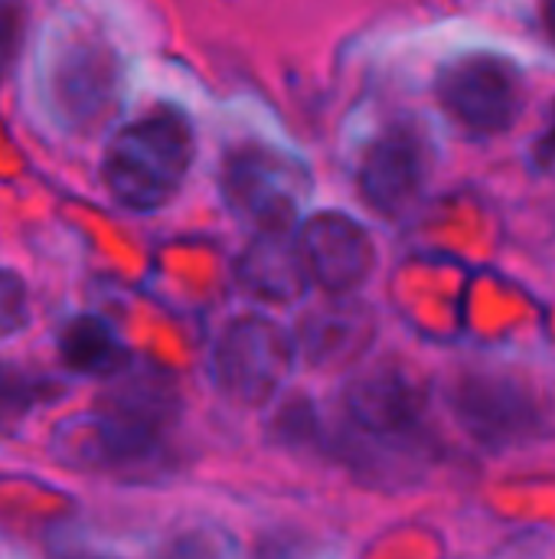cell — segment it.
Wrapping results in <instances>:
<instances>
[{"instance_id":"cell-1","label":"cell","mask_w":555,"mask_h":559,"mask_svg":"<svg viewBox=\"0 0 555 559\" xmlns=\"http://www.w3.org/2000/svg\"><path fill=\"white\" fill-rule=\"evenodd\" d=\"M180 400L167 373L131 364L114 373L98 413L65 423L59 452L118 475H154L170 462V432Z\"/></svg>"},{"instance_id":"cell-14","label":"cell","mask_w":555,"mask_h":559,"mask_svg":"<svg viewBox=\"0 0 555 559\" xmlns=\"http://www.w3.org/2000/svg\"><path fill=\"white\" fill-rule=\"evenodd\" d=\"M26 36V7L23 0H0V79L20 59Z\"/></svg>"},{"instance_id":"cell-17","label":"cell","mask_w":555,"mask_h":559,"mask_svg":"<svg viewBox=\"0 0 555 559\" xmlns=\"http://www.w3.org/2000/svg\"><path fill=\"white\" fill-rule=\"evenodd\" d=\"M543 26H546L550 39L555 43V0H546V3H543Z\"/></svg>"},{"instance_id":"cell-10","label":"cell","mask_w":555,"mask_h":559,"mask_svg":"<svg viewBox=\"0 0 555 559\" xmlns=\"http://www.w3.org/2000/svg\"><path fill=\"white\" fill-rule=\"evenodd\" d=\"M236 278L245 295L272 305L298 301L314 285L294 226L255 229L252 242L236 259Z\"/></svg>"},{"instance_id":"cell-4","label":"cell","mask_w":555,"mask_h":559,"mask_svg":"<svg viewBox=\"0 0 555 559\" xmlns=\"http://www.w3.org/2000/svg\"><path fill=\"white\" fill-rule=\"evenodd\" d=\"M448 406L455 423L491 452L523 449L550 432V419L530 383L507 373L474 370L458 377L448 390Z\"/></svg>"},{"instance_id":"cell-7","label":"cell","mask_w":555,"mask_h":559,"mask_svg":"<svg viewBox=\"0 0 555 559\" xmlns=\"http://www.w3.org/2000/svg\"><path fill=\"white\" fill-rule=\"evenodd\" d=\"M432 170L429 141L412 124H389L363 154L360 197L379 216H402L422 197Z\"/></svg>"},{"instance_id":"cell-9","label":"cell","mask_w":555,"mask_h":559,"mask_svg":"<svg viewBox=\"0 0 555 559\" xmlns=\"http://www.w3.org/2000/svg\"><path fill=\"white\" fill-rule=\"evenodd\" d=\"M49 95L72 128L98 124L118 98V66L101 46H72L56 59Z\"/></svg>"},{"instance_id":"cell-13","label":"cell","mask_w":555,"mask_h":559,"mask_svg":"<svg viewBox=\"0 0 555 559\" xmlns=\"http://www.w3.org/2000/svg\"><path fill=\"white\" fill-rule=\"evenodd\" d=\"M46 396V380L39 383L20 367L0 364V426L20 423Z\"/></svg>"},{"instance_id":"cell-5","label":"cell","mask_w":555,"mask_h":559,"mask_svg":"<svg viewBox=\"0 0 555 559\" xmlns=\"http://www.w3.org/2000/svg\"><path fill=\"white\" fill-rule=\"evenodd\" d=\"M435 95L464 131L491 138L517 124L527 105V79L507 56L468 52L438 72Z\"/></svg>"},{"instance_id":"cell-2","label":"cell","mask_w":555,"mask_h":559,"mask_svg":"<svg viewBox=\"0 0 555 559\" xmlns=\"http://www.w3.org/2000/svg\"><path fill=\"white\" fill-rule=\"evenodd\" d=\"M193 157L196 138L190 118L177 108H157L124 124L108 141L101 177L121 206L134 213H154L180 193Z\"/></svg>"},{"instance_id":"cell-12","label":"cell","mask_w":555,"mask_h":559,"mask_svg":"<svg viewBox=\"0 0 555 559\" xmlns=\"http://www.w3.org/2000/svg\"><path fill=\"white\" fill-rule=\"evenodd\" d=\"M62 364L85 377H114L128 367V350L114 328L95 314L72 318L59 334Z\"/></svg>"},{"instance_id":"cell-15","label":"cell","mask_w":555,"mask_h":559,"mask_svg":"<svg viewBox=\"0 0 555 559\" xmlns=\"http://www.w3.org/2000/svg\"><path fill=\"white\" fill-rule=\"evenodd\" d=\"M29 318V298L26 285L16 272L0 269V337L16 334Z\"/></svg>"},{"instance_id":"cell-3","label":"cell","mask_w":555,"mask_h":559,"mask_svg":"<svg viewBox=\"0 0 555 559\" xmlns=\"http://www.w3.org/2000/svg\"><path fill=\"white\" fill-rule=\"evenodd\" d=\"M311 187L304 160L272 144H239L222 160V200L255 229L294 226Z\"/></svg>"},{"instance_id":"cell-8","label":"cell","mask_w":555,"mask_h":559,"mask_svg":"<svg viewBox=\"0 0 555 559\" xmlns=\"http://www.w3.org/2000/svg\"><path fill=\"white\" fill-rule=\"evenodd\" d=\"M298 239L311 282L330 298H347L373 278L376 246L366 226H360L353 216L337 210L314 213L298 229Z\"/></svg>"},{"instance_id":"cell-6","label":"cell","mask_w":555,"mask_h":559,"mask_svg":"<svg viewBox=\"0 0 555 559\" xmlns=\"http://www.w3.org/2000/svg\"><path fill=\"white\" fill-rule=\"evenodd\" d=\"M298 357V337L262 314L236 318L216 341V386L239 406H265L285 386Z\"/></svg>"},{"instance_id":"cell-16","label":"cell","mask_w":555,"mask_h":559,"mask_svg":"<svg viewBox=\"0 0 555 559\" xmlns=\"http://www.w3.org/2000/svg\"><path fill=\"white\" fill-rule=\"evenodd\" d=\"M536 157L543 164H555V105H553V118L546 124V131L540 134V144H536Z\"/></svg>"},{"instance_id":"cell-11","label":"cell","mask_w":555,"mask_h":559,"mask_svg":"<svg viewBox=\"0 0 555 559\" xmlns=\"http://www.w3.org/2000/svg\"><path fill=\"white\" fill-rule=\"evenodd\" d=\"M376 334L373 314L353 301L334 298V305L311 311L298 328V350L317 367H340L360 357Z\"/></svg>"}]
</instances>
